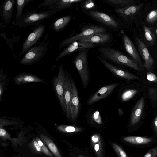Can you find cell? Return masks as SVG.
Returning a JSON list of instances; mask_svg holds the SVG:
<instances>
[{"instance_id": "cell-25", "label": "cell", "mask_w": 157, "mask_h": 157, "mask_svg": "<svg viewBox=\"0 0 157 157\" xmlns=\"http://www.w3.org/2000/svg\"><path fill=\"white\" fill-rule=\"evenodd\" d=\"M104 2L115 9L132 5L135 3L133 0H104Z\"/></svg>"}, {"instance_id": "cell-21", "label": "cell", "mask_w": 157, "mask_h": 157, "mask_svg": "<svg viewBox=\"0 0 157 157\" xmlns=\"http://www.w3.org/2000/svg\"><path fill=\"white\" fill-rule=\"evenodd\" d=\"M144 99L141 98L136 104L132 111L130 124L133 126L139 121L141 117L144 109Z\"/></svg>"}, {"instance_id": "cell-46", "label": "cell", "mask_w": 157, "mask_h": 157, "mask_svg": "<svg viewBox=\"0 0 157 157\" xmlns=\"http://www.w3.org/2000/svg\"></svg>"}, {"instance_id": "cell-26", "label": "cell", "mask_w": 157, "mask_h": 157, "mask_svg": "<svg viewBox=\"0 0 157 157\" xmlns=\"http://www.w3.org/2000/svg\"><path fill=\"white\" fill-rule=\"evenodd\" d=\"M123 140L127 142L135 144H148L153 140L151 138L140 136H129L124 137Z\"/></svg>"}, {"instance_id": "cell-12", "label": "cell", "mask_w": 157, "mask_h": 157, "mask_svg": "<svg viewBox=\"0 0 157 157\" xmlns=\"http://www.w3.org/2000/svg\"><path fill=\"white\" fill-rule=\"evenodd\" d=\"M118 83H115L104 86L99 89L89 99L86 105H90L108 96L118 86Z\"/></svg>"}, {"instance_id": "cell-20", "label": "cell", "mask_w": 157, "mask_h": 157, "mask_svg": "<svg viewBox=\"0 0 157 157\" xmlns=\"http://www.w3.org/2000/svg\"><path fill=\"white\" fill-rule=\"evenodd\" d=\"M13 79L15 83L17 85L33 82L45 83L44 80L38 77L26 72L18 74L13 77Z\"/></svg>"}, {"instance_id": "cell-7", "label": "cell", "mask_w": 157, "mask_h": 157, "mask_svg": "<svg viewBox=\"0 0 157 157\" xmlns=\"http://www.w3.org/2000/svg\"><path fill=\"white\" fill-rule=\"evenodd\" d=\"M45 30V26L40 24L36 25L33 29L32 32L29 35L23 42L21 50L18 57H20L30 48L35 45L42 37Z\"/></svg>"}, {"instance_id": "cell-40", "label": "cell", "mask_w": 157, "mask_h": 157, "mask_svg": "<svg viewBox=\"0 0 157 157\" xmlns=\"http://www.w3.org/2000/svg\"><path fill=\"white\" fill-rule=\"evenodd\" d=\"M147 78L149 81L157 83V77L155 74L151 72L147 73Z\"/></svg>"}, {"instance_id": "cell-3", "label": "cell", "mask_w": 157, "mask_h": 157, "mask_svg": "<svg viewBox=\"0 0 157 157\" xmlns=\"http://www.w3.org/2000/svg\"><path fill=\"white\" fill-rule=\"evenodd\" d=\"M49 42L37 43L28 50L20 61L23 65H31L40 61L47 53Z\"/></svg>"}, {"instance_id": "cell-6", "label": "cell", "mask_w": 157, "mask_h": 157, "mask_svg": "<svg viewBox=\"0 0 157 157\" xmlns=\"http://www.w3.org/2000/svg\"><path fill=\"white\" fill-rule=\"evenodd\" d=\"M66 76L62 64L59 66L58 75L53 79L54 88L60 105L66 114V106L64 99Z\"/></svg>"}, {"instance_id": "cell-31", "label": "cell", "mask_w": 157, "mask_h": 157, "mask_svg": "<svg viewBox=\"0 0 157 157\" xmlns=\"http://www.w3.org/2000/svg\"><path fill=\"white\" fill-rule=\"evenodd\" d=\"M157 20V9L154 10L147 15L146 21L148 23H153Z\"/></svg>"}, {"instance_id": "cell-17", "label": "cell", "mask_w": 157, "mask_h": 157, "mask_svg": "<svg viewBox=\"0 0 157 157\" xmlns=\"http://www.w3.org/2000/svg\"><path fill=\"white\" fill-rule=\"evenodd\" d=\"M72 86L71 81L68 76H66L64 99L66 106V116L68 120L71 119V101Z\"/></svg>"}, {"instance_id": "cell-8", "label": "cell", "mask_w": 157, "mask_h": 157, "mask_svg": "<svg viewBox=\"0 0 157 157\" xmlns=\"http://www.w3.org/2000/svg\"><path fill=\"white\" fill-rule=\"evenodd\" d=\"M95 46L94 44L91 43L80 41H74L67 46L59 54L56 58L55 62H56L65 56L74 52L84 49H88Z\"/></svg>"}, {"instance_id": "cell-38", "label": "cell", "mask_w": 157, "mask_h": 157, "mask_svg": "<svg viewBox=\"0 0 157 157\" xmlns=\"http://www.w3.org/2000/svg\"><path fill=\"white\" fill-rule=\"evenodd\" d=\"M148 93L151 98L153 101L157 99V89L155 88H151L148 91Z\"/></svg>"}, {"instance_id": "cell-1", "label": "cell", "mask_w": 157, "mask_h": 157, "mask_svg": "<svg viewBox=\"0 0 157 157\" xmlns=\"http://www.w3.org/2000/svg\"><path fill=\"white\" fill-rule=\"evenodd\" d=\"M61 10L60 9H56L46 11L30 10L15 19L14 24L21 28L36 25L50 18Z\"/></svg>"}, {"instance_id": "cell-35", "label": "cell", "mask_w": 157, "mask_h": 157, "mask_svg": "<svg viewBox=\"0 0 157 157\" xmlns=\"http://www.w3.org/2000/svg\"><path fill=\"white\" fill-rule=\"evenodd\" d=\"M90 118L96 123L99 124H102V118L98 111H95L91 115Z\"/></svg>"}, {"instance_id": "cell-24", "label": "cell", "mask_w": 157, "mask_h": 157, "mask_svg": "<svg viewBox=\"0 0 157 157\" xmlns=\"http://www.w3.org/2000/svg\"><path fill=\"white\" fill-rule=\"evenodd\" d=\"M91 144L98 157H102V140L100 135L95 134L91 138Z\"/></svg>"}, {"instance_id": "cell-36", "label": "cell", "mask_w": 157, "mask_h": 157, "mask_svg": "<svg viewBox=\"0 0 157 157\" xmlns=\"http://www.w3.org/2000/svg\"><path fill=\"white\" fill-rule=\"evenodd\" d=\"M31 145L32 148L35 152L38 153L42 152L41 147L35 139L33 140L32 141Z\"/></svg>"}, {"instance_id": "cell-43", "label": "cell", "mask_w": 157, "mask_h": 157, "mask_svg": "<svg viewBox=\"0 0 157 157\" xmlns=\"http://www.w3.org/2000/svg\"><path fill=\"white\" fill-rule=\"evenodd\" d=\"M153 126L155 131L157 133V116L154 119L153 122Z\"/></svg>"}, {"instance_id": "cell-18", "label": "cell", "mask_w": 157, "mask_h": 157, "mask_svg": "<svg viewBox=\"0 0 157 157\" xmlns=\"http://www.w3.org/2000/svg\"><path fill=\"white\" fill-rule=\"evenodd\" d=\"M122 39L125 50L133 60L138 64L142 65L138 53L133 43L130 39L126 35L124 34Z\"/></svg>"}, {"instance_id": "cell-29", "label": "cell", "mask_w": 157, "mask_h": 157, "mask_svg": "<svg viewBox=\"0 0 157 157\" xmlns=\"http://www.w3.org/2000/svg\"><path fill=\"white\" fill-rule=\"evenodd\" d=\"M143 27L144 32V35L147 40L150 42L151 46L155 44V37L150 29L143 24Z\"/></svg>"}, {"instance_id": "cell-27", "label": "cell", "mask_w": 157, "mask_h": 157, "mask_svg": "<svg viewBox=\"0 0 157 157\" xmlns=\"http://www.w3.org/2000/svg\"><path fill=\"white\" fill-rule=\"evenodd\" d=\"M32 1V0H17L16 1V13L15 19H17L24 14L23 10L25 6L28 3Z\"/></svg>"}, {"instance_id": "cell-19", "label": "cell", "mask_w": 157, "mask_h": 157, "mask_svg": "<svg viewBox=\"0 0 157 157\" xmlns=\"http://www.w3.org/2000/svg\"><path fill=\"white\" fill-rule=\"evenodd\" d=\"M111 39L110 35L107 33H101L94 34L80 39L78 41L94 44H105Z\"/></svg>"}, {"instance_id": "cell-13", "label": "cell", "mask_w": 157, "mask_h": 157, "mask_svg": "<svg viewBox=\"0 0 157 157\" xmlns=\"http://www.w3.org/2000/svg\"><path fill=\"white\" fill-rule=\"evenodd\" d=\"M98 59L110 71L119 77L128 79H138L139 77L134 75L114 66L101 57Z\"/></svg>"}, {"instance_id": "cell-30", "label": "cell", "mask_w": 157, "mask_h": 157, "mask_svg": "<svg viewBox=\"0 0 157 157\" xmlns=\"http://www.w3.org/2000/svg\"><path fill=\"white\" fill-rule=\"evenodd\" d=\"M138 93V91L134 89H128L124 91L122 94L121 98L123 101L129 100Z\"/></svg>"}, {"instance_id": "cell-37", "label": "cell", "mask_w": 157, "mask_h": 157, "mask_svg": "<svg viewBox=\"0 0 157 157\" xmlns=\"http://www.w3.org/2000/svg\"><path fill=\"white\" fill-rule=\"evenodd\" d=\"M0 136L1 138L4 140H10L11 139L10 135L3 128H0Z\"/></svg>"}, {"instance_id": "cell-11", "label": "cell", "mask_w": 157, "mask_h": 157, "mask_svg": "<svg viewBox=\"0 0 157 157\" xmlns=\"http://www.w3.org/2000/svg\"><path fill=\"white\" fill-rule=\"evenodd\" d=\"M143 5V3L132 5L115 9L114 11L123 20L127 21L137 14Z\"/></svg>"}, {"instance_id": "cell-41", "label": "cell", "mask_w": 157, "mask_h": 157, "mask_svg": "<svg viewBox=\"0 0 157 157\" xmlns=\"http://www.w3.org/2000/svg\"><path fill=\"white\" fill-rule=\"evenodd\" d=\"M17 124L15 122L9 121L8 120H6L3 119H0V128H2V126L8 125L13 124Z\"/></svg>"}, {"instance_id": "cell-14", "label": "cell", "mask_w": 157, "mask_h": 157, "mask_svg": "<svg viewBox=\"0 0 157 157\" xmlns=\"http://www.w3.org/2000/svg\"><path fill=\"white\" fill-rule=\"evenodd\" d=\"M136 40L139 52L144 61V66L147 70L151 72L154 61L144 42L137 37H136Z\"/></svg>"}, {"instance_id": "cell-9", "label": "cell", "mask_w": 157, "mask_h": 157, "mask_svg": "<svg viewBox=\"0 0 157 157\" xmlns=\"http://www.w3.org/2000/svg\"><path fill=\"white\" fill-rule=\"evenodd\" d=\"M83 0H45L39 5L38 8L48 7L49 9H59L62 10L72 7Z\"/></svg>"}, {"instance_id": "cell-22", "label": "cell", "mask_w": 157, "mask_h": 157, "mask_svg": "<svg viewBox=\"0 0 157 157\" xmlns=\"http://www.w3.org/2000/svg\"><path fill=\"white\" fill-rule=\"evenodd\" d=\"M71 18V15H68L56 19L52 24L51 28L56 32H60L68 25Z\"/></svg>"}, {"instance_id": "cell-42", "label": "cell", "mask_w": 157, "mask_h": 157, "mask_svg": "<svg viewBox=\"0 0 157 157\" xmlns=\"http://www.w3.org/2000/svg\"><path fill=\"white\" fill-rule=\"evenodd\" d=\"M4 90V83L0 81V100H1L2 96Z\"/></svg>"}, {"instance_id": "cell-34", "label": "cell", "mask_w": 157, "mask_h": 157, "mask_svg": "<svg viewBox=\"0 0 157 157\" xmlns=\"http://www.w3.org/2000/svg\"><path fill=\"white\" fill-rule=\"evenodd\" d=\"M111 144L119 157H128L125 152L119 145L114 143H112Z\"/></svg>"}, {"instance_id": "cell-4", "label": "cell", "mask_w": 157, "mask_h": 157, "mask_svg": "<svg viewBox=\"0 0 157 157\" xmlns=\"http://www.w3.org/2000/svg\"><path fill=\"white\" fill-rule=\"evenodd\" d=\"M87 53V49L78 51V54L73 61L80 76L84 89L88 85L89 80Z\"/></svg>"}, {"instance_id": "cell-28", "label": "cell", "mask_w": 157, "mask_h": 157, "mask_svg": "<svg viewBox=\"0 0 157 157\" xmlns=\"http://www.w3.org/2000/svg\"><path fill=\"white\" fill-rule=\"evenodd\" d=\"M57 129L64 133H73L81 132L82 131L81 128L73 126L61 125L58 126Z\"/></svg>"}, {"instance_id": "cell-33", "label": "cell", "mask_w": 157, "mask_h": 157, "mask_svg": "<svg viewBox=\"0 0 157 157\" xmlns=\"http://www.w3.org/2000/svg\"><path fill=\"white\" fill-rule=\"evenodd\" d=\"M81 7L85 10H92L95 7V4L92 0H84L81 2Z\"/></svg>"}, {"instance_id": "cell-10", "label": "cell", "mask_w": 157, "mask_h": 157, "mask_svg": "<svg viewBox=\"0 0 157 157\" xmlns=\"http://www.w3.org/2000/svg\"><path fill=\"white\" fill-rule=\"evenodd\" d=\"M90 16L96 21L102 23L113 29L119 28L118 22L112 17L102 12L94 10L89 12Z\"/></svg>"}, {"instance_id": "cell-39", "label": "cell", "mask_w": 157, "mask_h": 157, "mask_svg": "<svg viewBox=\"0 0 157 157\" xmlns=\"http://www.w3.org/2000/svg\"><path fill=\"white\" fill-rule=\"evenodd\" d=\"M157 156V146L149 151L144 157H156Z\"/></svg>"}, {"instance_id": "cell-2", "label": "cell", "mask_w": 157, "mask_h": 157, "mask_svg": "<svg viewBox=\"0 0 157 157\" xmlns=\"http://www.w3.org/2000/svg\"><path fill=\"white\" fill-rule=\"evenodd\" d=\"M101 57L105 60L125 66L136 70H139L138 64L119 51L108 47L101 46L98 48Z\"/></svg>"}, {"instance_id": "cell-15", "label": "cell", "mask_w": 157, "mask_h": 157, "mask_svg": "<svg viewBox=\"0 0 157 157\" xmlns=\"http://www.w3.org/2000/svg\"><path fill=\"white\" fill-rule=\"evenodd\" d=\"M15 0H6L0 5V16L6 23H10L12 18Z\"/></svg>"}, {"instance_id": "cell-5", "label": "cell", "mask_w": 157, "mask_h": 157, "mask_svg": "<svg viewBox=\"0 0 157 157\" xmlns=\"http://www.w3.org/2000/svg\"><path fill=\"white\" fill-rule=\"evenodd\" d=\"M107 31L106 29L97 25H90L84 27L82 28L79 33L68 37L62 41L58 46V50L60 51L63 48L67 46L74 41H78L82 38L96 33H104Z\"/></svg>"}, {"instance_id": "cell-23", "label": "cell", "mask_w": 157, "mask_h": 157, "mask_svg": "<svg viewBox=\"0 0 157 157\" xmlns=\"http://www.w3.org/2000/svg\"><path fill=\"white\" fill-rule=\"evenodd\" d=\"M40 137L55 157H62L56 146L52 140L48 136L41 134Z\"/></svg>"}, {"instance_id": "cell-32", "label": "cell", "mask_w": 157, "mask_h": 157, "mask_svg": "<svg viewBox=\"0 0 157 157\" xmlns=\"http://www.w3.org/2000/svg\"><path fill=\"white\" fill-rule=\"evenodd\" d=\"M38 144L41 147L42 152L50 157H53L52 154L51 153L43 142L38 137H36L35 138Z\"/></svg>"}, {"instance_id": "cell-45", "label": "cell", "mask_w": 157, "mask_h": 157, "mask_svg": "<svg viewBox=\"0 0 157 157\" xmlns=\"http://www.w3.org/2000/svg\"><path fill=\"white\" fill-rule=\"evenodd\" d=\"M79 157H83L82 156H79Z\"/></svg>"}, {"instance_id": "cell-16", "label": "cell", "mask_w": 157, "mask_h": 157, "mask_svg": "<svg viewBox=\"0 0 157 157\" xmlns=\"http://www.w3.org/2000/svg\"><path fill=\"white\" fill-rule=\"evenodd\" d=\"M72 86V95L71 101V119L74 121L77 118L79 110L80 104L77 90L75 84L71 80Z\"/></svg>"}, {"instance_id": "cell-44", "label": "cell", "mask_w": 157, "mask_h": 157, "mask_svg": "<svg viewBox=\"0 0 157 157\" xmlns=\"http://www.w3.org/2000/svg\"><path fill=\"white\" fill-rule=\"evenodd\" d=\"M156 33L157 35V23L156 25Z\"/></svg>"}]
</instances>
